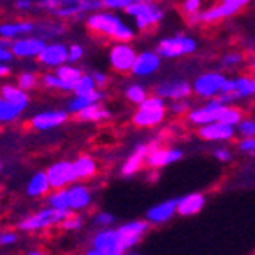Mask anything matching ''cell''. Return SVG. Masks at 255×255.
Returning a JSON list of instances; mask_svg holds the SVG:
<instances>
[{"label":"cell","instance_id":"5bb4252c","mask_svg":"<svg viewBox=\"0 0 255 255\" xmlns=\"http://www.w3.org/2000/svg\"><path fill=\"white\" fill-rule=\"evenodd\" d=\"M161 54L157 50L155 52H139L134 61V66H132L130 73L134 77H150L152 73H155L159 68H161Z\"/></svg>","mask_w":255,"mask_h":255},{"label":"cell","instance_id":"f546056e","mask_svg":"<svg viewBox=\"0 0 255 255\" xmlns=\"http://www.w3.org/2000/svg\"><path fill=\"white\" fill-rule=\"evenodd\" d=\"M41 84L48 90H59V91H73V84L68 81L61 79L57 73H45L41 77Z\"/></svg>","mask_w":255,"mask_h":255},{"label":"cell","instance_id":"83f0119b","mask_svg":"<svg viewBox=\"0 0 255 255\" xmlns=\"http://www.w3.org/2000/svg\"><path fill=\"white\" fill-rule=\"evenodd\" d=\"M75 116H77V120H81V122H104V120L111 118V113L102 104L97 102V104L88 106L86 109H82L81 113H77Z\"/></svg>","mask_w":255,"mask_h":255},{"label":"cell","instance_id":"f5cc1de1","mask_svg":"<svg viewBox=\"0 0 255 255\" xmlns=\"http://www.w3.org/2000/svg\"><path fill=\"white\" fill-rule=\"evenodd\" d=\"M14 57H16V55H14V52L11 50V48H2V50H0V63H11Z\"/></svg>","mask_w":255,"mask_h":255},{"label":"cell","instance_id":"e575fe53","mask_svg":"<svg viewBox=\"0 0 255 255\" xmlns=\"http://www.w3.org/2000/svg\"><path fill=\"white\" fill-rule=\"evenodd\" d=\"M98 88L97 81L93 79V75H82L79 81L73 86V93L75 95H84V93H91Z\"/></svg>","mask_w":255,"mask_h":255},{"label":"cell","instance_id":"ba28073f","mask_svg":"<svg viewBox=\"0 0 255 255\" xmlns=\"http://www.w3.org/2000/svg\"><path fill=\"white\" fill-rule=\"evenodd\" d=\"M227 77L220 72H207L196 77L193 82V91L200 98H214L221 93V88L225 84Z\"/></svg>","mask_w":255,"mask_h":255},{"label":"cell","instance_id":"91938a15","mask_svg":"<svg viewBox=\"0 0 255 255\" xmlns=\"http://www.w3.org/2000/svg\"><path fill=\"white\" fill-rule=\"evenodd\" d=\"M204 2H214V0H204Z\"/></svg>","mask_w":255,"mask_h":255},{"label":"cell","instance_id":"ffe728a7","mask_svg":"<svg viewBox=\"0 0 255 255\" xmlns=\"http://www.w3.org/2000/svg\"><path fill=\"white\" fill-rule=\"evenodd\" d=\"M177 205H179V198H177V200H164V202H161V204L150 207L145 216L153 225H161V223L170 221L171 218L177 214Z\"/></svg>","mask_w":255,"mask_h":255},{"label":"cell","instance_id":"7c38bea8","mask_svg":"<svg viewBox=\"0 0 255 255\" xmlns=\"http://www.w3.org/2000/svg\"><path fill=\"white\" fill-rule=\"evenodd\" d=\"M45 45H47V41L41 36L39 38H36V36H21L18 39H13L11 50L20 59H29V57H38L43 48H45Z\"/></svg>","mask_w":255,"mask_h":255},{"label":"cell","instance_id":"4316f807","mask_svg":"<svg viewBox=\"0 0 255 255\" xmlns=\"http://www.w3.org/2000/svg\"><path fill=\"white\" fill-rule=\"evenodd\" d=\"M104 100V93L102 91H91V93H84V95H75V97L72 98L68 102V113L70 115L75 116L77 113H81L82 109H86L88 106H91V104H97V102H102Z\"/></svg>","mask_w":255,"mask_h":255},{"label":"cell","instance_id":"d6a6232c","mask_svg":"<svg viewBox=\"0 0 255 255\" xmlns=\"http://www.w3.org/2000/svg\"><path fill=\"white\" fill-rule=\"evenodd\" d=\"M125 97L130 104H136V106H141V104L145 102V98L148 97L146 93V88L143 84H130L125 90Z\"/></svg>","mask_w":255,"mask_h":255},{"label":"cell","instance_id":"9a60e30c","mask_svg":"<svg viewBox=\"0 0 255 255\" xmlns=\"http://www.w3.org/2000/svg\"><path fill=\"white\" fill-rule=\"evenodd\" d=\"M68 111H43V113H36L30 118L29 125L34 130H50V128L61 127L68 120Z\"/></svg>","mask_w":255,"mask_h":255},{"label":"cell","instance_id":"52a82bcc","mask_svg":"<svg viewBox=\"0 0 255 255\" xmlns=\"http://www.w3.org/2000/svg\"><path fill=\"white\" fill-rule=\"evenodd\" d=\"M136 57H137L136 50H134L127 41H116V45H113L109 50L111 68L118 73L130 72Z\"/></svg>","mask_w":255,"mask_h":255},{"label":"cell","instance_id":"816d5d0a","mask_svg":"<svg viewBox=\"0 0 255 255\" xmlns=\"http://www.w3.org/2000/svg\"><path fill=\"white\" fill-rule=\"evenodd\" d=\"M238 93V81L236 79H227L223 88H221V93Z\"/></svg>","mask_w":255,"mask_h":255},{"label":"cell","instance_id":"74e56055","mask_svg":"<svg viewBox=\"0 0 255 255\" xmlns=\"http://www.w3.org/2000/svg\"><path fill=\"white\" fill-rule=\"evenodd\" d=\"M243 61H245L243 54H239V52H230V54L223 55V59H221V64H223L225 68H236V66H239V64H241Z\"/></svg>","mask_w":255,"mask_h":255},{"label":"cell","instance_id":"9f6ffc18","mask_svg":"<svg viewBox=\"0 0 255 255\" xmlns=\"http://www.w3.org/2000/svg\"><path fill=\"white\" fill-rule=\"evenodd\" d=\"M220 2H225V4L234 5V7H238V9H243L245 5H248L250 0H220Z\"/></svg>","mask_w":255,"mask_h":255},{"label":"cell","instance_id":"4dcf8cb0","mask_svg":"<svg viewBox=\"0 0 255 255\" xmlns=\"http://www.w3.org/2000/svg\"><path fill=\"white\" fill-rule=\"evenodd\" d=\"M54 72L57 73V75L61 77V79H64V81L72 82L73 86H75V82L81 79L84 73H82L81 68H77L73 63H64L61 64V66H57V68H54Z\"/></svg>","mask_w":255,"mask_h":255},{"label":"cell","instance_id":"484cf974","mask_svg":"<svg viewBox=\"0 0 255 255\" xmlns=\"http://www.w3.org/2000/svg\"><path fill=\"white\" fill-rule=\"evenodd\" d=\"M29 104L16 102V100H9V98L0 97V122L2 124H11L18 116L27 109Z\"/></svg>","mask_w":255,"mask_h":255},{"label":"cell","instance_id":"ee69618b","mask_svg":"<svg viewBox=\"0 0 255 255\" xmlns=\"http://www.w3.org/2000/svg\"><path fill=\"white\" fill-rule=\"evenodd\" d=\"M132 38H134V29H132L128 23H125V21H124V25L120 27L118 32H116L113 39H115V41H127L128 43Z\"/></svg>","mask_w":255,"mask_h":255},{"label":"cell","instance_id":"9c48e42d","mask_svg":"<svg viewBox=\"0 0 255 255\" xmlns=\"http://www.w3.org/2000/svg\"><path fill=\"white\" fill-rule=\"evenodd\" d=\"M225 106L227 104H223L220 98L214 97V98H211V102H207L205 106L189 111V113H187V120H189V124L196 125V127L213 124V122H218V120H220L221 111H223Z\"/></svg>","mask_w":255,"mask_h":255},{"label":"cell","instance_id":"7dc6e473","mask_svg":"<svg viewBox=\"0 0 255 255\" xmlns=\"http://www.w3.org/2000/svg\"><path fill=\"white\" fill-rule=\"evenodd\" d=\"M238 148L245 153H255V136L243 137V139L238 143Z\"/></svg>","mask_w":255,"mask_h":255},{"label":"cell","instance_id":"c3c4849f","mask_svg":"<svg viewBox=\"0 0 255 255\" xmlns=\"http://www.w3.org/2000/svg\"><path fill=\"white\" fill-rule=\"evenodd\" d=\"M38 5L43 9V11H47V13L54 14L57 11V7L61 5V0H39Z\"/></svg>","mask_w":255,"mask_h":255},{"label":"cell","instance_id":"ac0fdd59","mask_svg":"<svg viewBox=\"0 0 255 255\" xmlns=\"http://www.w3.org/2000/svg\"><path fill=\"white\" fill-rule=\"evenodd\" d=\"M155 93L166 100H180V98H189V95L193 93V86H189L186 81H168L157 84Z\"/></svg>","mask_w":255,"mask_h":255},{"label":"cell","instance_id":"6f0895ef","mask_svg":"<svg viewBox=\"0 0 255 255\" xmlns=\"http://www.w3.org/2000/svg\"><path fill=\"white\" fill-rule=\"evenodd\" d=\"M9 73H11V68L7 66V63H2V64H0V75H2V77H7Z\"/></svg>","mask_w":255,"mask_h":255},{"label":"cell","instance_id":"8fae6325","mask_svg":"<svg viewBox=\"0 0 255 255\" xmlns=\"http://www.w3.org/2000/svg\"><path fill=\"white\" fill-rule=\"evenodd\" d=\"M104 7L102 0H61V5L55 11L57 18H73L77 14L95 13Z\"/></svg>","mask_w":255,"mask_h":255},{"label":"cell","instance_id":"f907efd6","mask_svg":"<svg viewBox=\"0 0 255 255\" xmlns=\"http://www.w3.org/2000/svg\"><path fill=\"white\" fill-rule=\"evenodd\" d=\"M213 155H214V159H218V161H221V162H229L230 159H232V153H230L229 148H214Z\"/></svg>","mask_w":255,"mask_h":255},{"label":"cell","instance_id":"8d00e7d4","mask_svg":"<svg viewBox=\"0 0 255 255\" xmlns=\"http://www.w3.org/2000/svg\"><path fill=\"white\" fill-rule=\"evenodd\" d=\"M16 84L20 86L21 90L30 91V90H34L36 84H38V77H36L34 72H21L20 75H18Z\"/></svg>","mask_w":255,"mask_h":255},{"label":"cell","instance_id":"cb8c5ba5","mask_svg":"<svg viewBox=\"0 0 255 255\" xmlns=\"http://www.w3.org/2000/svg\"><path fill=\"white\" fill-rule=\"evenodd\" d=\"M50 189H52V186H50V180H48L47 171H38V173H34L29 179L25 193L30 198H39V196L47 195Z\"/></svg>","mask_w":255,"mask_h":255},{"label":"cell","instance_id":"d590c367","mask_svg":"<svg viewBox=\"0 0 255 255\" xmlns=\"http://www.w3.org/2000/svg\"><path fill=\"white\" fill-rule=\"evenodd\" d=\"M236 81H238L239 98H248L255 95V77H239Z\"/></svg>","mask_w":255,"mask_h":255},{"label":"cell","instance_id":"6da1fadb","mask_svg":"<svg viewBox=\"0 0 255 255\" xmlns=\"http://www.w3.org/2000/svg\"><path fill=\"white\" fill-rule=\"evenodd\" d=\"M48 205L57 209H66V211H82L90 207L91 204V191L84 184H70L61 189H54V193L48 195Z\"/></svg>","mask_w":255,"mask_h":255},{"label":"cell","instance_id":"94428289","mask_svg":"<svg viewBox=\"0 0 255 255\" xmlns=\"http://www.w3.org/2000/svg\"><path fill=\"white\" fill-rule=\"evenodd\" d=\"M254 77H255V68H254Z\"/></svg>","mask_w":255,"mask_h":255},{"label":"cell","instance_id":"7402d4cb","mask_svg":"<svg viewBox=\"0 0 255 255\" xmlns=\"http://www.w3.org/2000/svg\"><path fill=\"white\" fill-rule=\"evenodd\" d=\"M205 205V196L202 193H189L179 198V205H177V214L179 216H195L204 209Z\"/></svg>","mask_w":255,"mask_h":255},{"label":"cell","instance_id":"6125c7cd","mask_svg":"<svg viewBox=\"0 0 255 255\" xmlns=\"http://www.w3.org/2000/svg\"><path fill=\"white\" fill-rule=\"evenodd\" d=\"M254 68H255V63H254Z\"/></svg>","mask_w":255,"mask_h":255},{"label":"cell","instance_id":"603a6c76","mask_svg":"<svg viewBox=\"0 0 255 255\" xmlns=\"http://www.w3.org/2000/svg\"><path fill=\"white\" fill-rule=\"evenodd\" d=\"M238 11L239 9L234 7V5L220 2V4H214L209 9H205V11H202L200 21H204V23H216V21L225 20V18H229V16H234Z\"/></svg>","mask_w":255,"mask_h":255},{"label":"cell","instance_id":"680465c9","mask_svg":"<svg viewBox=\"0 0 255 255\" xmlns=\"http://www.w3.org/2000/svg\"><path fill=\"white\" fill-rule=\"evenodd\" d=\"M27 254H29V255H39V254H41V250H29Z\"/></svg>","mask_w":255,"mask_h":255},{"label":"cell","instance_id":"b9f144b4","mask_svg":"<svg viewBox=\"0 0 255 255\" xmlns=\"http://www.w3.org/2000/svg\"><path fill=\"white\" fill-rule=\"evenodd\" d=\"M170 113L171 115H177V116H182L187 113V109H189V102H187V98H180V100H173V102L170 104Z\"/></svg>","mask_w":255,"mask_h":255},{"label":"cell","instance_id":"db71d44e","mask_svg":"<svg viewBox=\"0 0 255 255\" xmlns=\"http://www.w3.org/2000/svg\"><path fill=\"white\" fill-rule=\"evenodd\" d=\"M91 75H93V79L97 81L98 88H102V86H106L107 82H109V77H107V73H104V72H93Z\"/></svg>","mask_w":255,"mask_h":255},{"label":"cell","instance_id":"bcb514c9","mask_svg":"<svg viewBox=\"0 0 255 255\" xmlns=\"http://www.w3.org/2000/svg\"><path fill=\"white\" fill-rule=\"evenodd\" d=\"M82 55H84V48H82V45L73 43V45H70L68 47V63H77V61H81Z\"/></svg>","mask_w":255,"mask_h":255},{"label":"cell","instance_id":"7a4b0ae2","mask_svg":"<svg viewBox=\"0 0 255 255\" xmlns=\"http://www.w3.org/2000/svg\"><path fill=\"white\" fill-rule=\"evenodd\" d=\"M72 214V211H66V209H57V207H47L41 209L38 213L30 214L25 220L18 221V230H25V232H38V230H45L48 227L61 225V221L66 220V218Z\"/></svg>","mask_w":255,"mask_h":255},{"label":"cell","instance_id":"d6986e66","mask_svg":"<svg viewBox=\"0 0 255 255\" xmlns=\"http://www.w3.org/2000/svg\"><path fill=\"white\" fill-rule=\"evenodd\" d=\"M166 116V107H143L134 113L132 116V124L136 127H155V125L162 124V120Z\"/></svg>","mask_w":255,"mask_h":255},{"label":"cell","instance_id":"30bf717a","mask_svg":"<svg viewBox=\"0 0 255 255\" xmlns=\"http://www.w3.org/2000/svg\"><path fill=\"white\" fill-rule=\"evenodd\" d=\"M47 175L52 189H61V187H66L79 180L75 166L70 161H57L54 164H50L47 170Z\"/></svg>","mask_w":255,"mask_h":255},{"label":"cell","instance_id":"ab89813d","mask_svg":"<svg viewBox=\"0 0 255 255\" xmlns=\"http://www.w3.org/2000/svg\"><path fill=\"white\" fill-rule=\"evenodd\" d=\"M61 227L63 230H70V232H75V230H81L82 227V218L77 216V214H70L66 220L61 221Z\"/></svg>","mask_w":255,"mask_h":255},{"label":"cell","instance_id":"60d3db41","mask_svg":"<svg viewBox=\"0 0 255 255\" xmlns=\"http://www.w3.org/2000/svg\"><path fill=\"white\" fill-rule=\"evenodd\" d=\"M104 7L111 9V11H125L130 4L137 2V0H102Z\"/></svg>","mask_w":255,"mask_h":255},{"label":"cell","instance_id":"44dd1931","mask_svg":"<svg viewBox=\"0 0 255 255\" xmlns=\"http://www.w3.org/2000/svg\"><path fill=\"white\" fill-rule=\"evenodd\" d=\"M153 146H157V145H137L136 150L128 155V159L124 162V166H122V175H124V177L136 175L137 171L141 170V166L146 162V157H148L150 150H152Z\"/></svg>","mask_w":255,"mask_h":255},{"label":"cell","instance_id":"5b68a950","mask_svg":"<svg viewBox=\"0 0 255 255\" xmlns=\"http://www.w3.org/2000/svg\"><path fill=\"white\" fill-rule=\"evenodd\" d=\"M198 45L196 39L189 38V36H170L159 41L157 52L161 54L162 59H175V57H182V55H189L193 52H196Z\"/></svg>","mask_w":255,"mask_h":255},{"label":"cell","instance_id":"2e32d148","mask_svg":"<svg viewBox=\"0 0 255 255\" xmlns=\"http://www.w3.org/2000/svg\"><path fill=\"white\" fill-rule=\"evenodd\" d=\"M238 128L234 125L223 124V122H213V124L198 127V136L205 141H230L236 136Z\"/></svg>","mask_w":255,"mask_h":255},{"label":"cell","instance_id":"f1b7e54d","mask_svg":"<svg viewBox=\"0 0 255 255\" xmlns=\"http://www.w3.org/2000/svg\"><path fill=\"white\" fill-rule=\"evenodd\" d=\"M73 166H75L79 180L91 179V177L97 173V162H95V159H91L90 155H81V157H77L75 161H73Z\"/></svg>","mask_w":255,"mask_h":255},{"label":"cell","instance_id":"4fadbf2b","mask_svg":"<svg viewBox=\"0 0 255 255\" xmlns=\"http://www.w3.org/2000/svg\"><path fill=\"white\" fill-rule=\"evenodd\" d=\"M38 61L47 68H57L61 64L68 63V47L59 41L47 43L41 54L38 55Z\"/></svg>","mask_w":255,"mask_h":255},{"label":"cell","instance_id":"11a10c76","mask_svg":"<svg viewBox=\"0 0 255 255\" xmlns=\"http://www.w3.org/2000/svg\"><path fill=\"white\" fill-rule=\"evenodd\" d=\"M13 7L18 9V11H29V9L32 7V2H30V0H14Z\"/></svg>","mask_w":255,"mask_h":255},{"label":"cell","instance_id":"8992f818","mask_svg":"<svg viewBox=\"0 0 255 255\" xmlns=\"http://www.w3.org/2000/svg\"><path fill=\"white\" fill-rule=\"evenodd\" d=\"M86 25L91 32L95 34H102L107 36V38H115V34L118 32V29L124 25L122 18L116 16L113 11H95V13H90V16L86 18Z\"/></svg>","mask_w":255,"mask_h":255},{"label":"cell","instance_id":"7bdbcfd3","mask_svg":"<svg viewBox=\"0 0 255 255\" xmlns=\"http://www.w3.org/2000/svg\"><path fill=\"white\" fill-rule=\"evenodd\" d=\"M202 4H204V0H184L182 11L186 14H200L202 13Z\"/></svg>","mask_w":255,"mask_h":255},{"label":"cell","instance_id":"1f68e13d","mask_svg":"<svg viewBox=\"0 0 255 255\" xmlns=\"http://www.w3.org/2000/svg\"><path fill=\"white\" fill-rule=\"evenodd\" d=\"M148 220H134V221H128V223H124V225H120L118 229L124 232V234L128 236H143L146 234V230H148Z\"/></svg>","mask_w":255,"mask_h":255},{"label":"cell","instance_id":"681fc988","mask_svg":"<svg viewBox=\"0 0 255 255\" xmlns=\"http://www.w3.org/2000/svg\"><path fill=\"white\" fill-rule=\"evenodd\" d=\"M16 239H18L16 232L7 230V232H2V234H0V245H2V247H9V245H14Z\"/></svg>","mask_w":255,"mask_h":255},{"label":"cell","instance_id":"d4e9b609","mask_svg":"<svg viewBox=\"0 0 255 255\" xmlns=\"http://www.w3.org/2000/svg\"><path fill=\"white\" fill-rule=\"evenodd\" d=\"M34 30L36 25L32 21H9V23H2V27H0V38L18 39L21 36L34 32Z\"/></svg>","mask_w":255,"mask_h":255},{"label":"cell","instance_id":"3957f363","mask_svg":"<svg viewBox=\"0 0 255 255\" xmlns=\"http://www.w3.org/2000/svg\"><path fill=\"white\" fill-rule=\"evenodd\" d=\"M93 247L88 250V255H122L127 254L124 248V236L118 229H102L91 239Z\"/></svg>","mask_w":255,"mask_h":255},{"label":"cell","instance_id":"836d02e7","mask_svg":"<svg viewBox=\"0 0 255 255\" xmlns=\"http://www.w3.org/2000/svg\"><path fill=\"white\" fill-rule=\"evenodd\" d=\"M241 120H243L241 109H238V107L227 104V106L223 107V111H221L220 120H218V122H223V124H229V125H234V127H238V124L241 122Z\"/></svg>","mask_w":255,"mask_h":255},{"label":"cell","instance_id":"e0dca14e","mask_svg":"<svg viewBox=\"0 0 255 255\" xmlns=\"http://www.w3.org/2000/svg\"><path fill=\"white\" fill-rule=\"evenodd\" d=\"M182 159V150L179 148H159V146H153L150 150L148 157H146V164L153 170L157 168H164V166H170L179 162Z\"/></svg>","mask_w":255,"mask_h":255},{"label":"cell","instance_id":"f6af8a7d","mask_svg":"<svg viewBox=\"0 0 255 255\" xmlns=\"http://www.w3.org/2000/svg\"><path fill=\"white\" fill-rule=\"evenodd\" d=\"M93 223L97 227H100V229H106V227H111L115 223V216L111 213H98V214H95Z\"/></svg>","mask_w":255,"mask_h":255},{"label":"cell","instance_id":"f35d334b","mask_svg":"<svg viewBox=\"0 0 255 255\" xmlns=\"http://www.w3.org/2000/svg\"><path fill=\"white\" fill-rule=\"evenodd\" d=\"M238 132L241 134V137H250L255 136V120H241L238 124Z\"/></svg>","mask_w":255,"mask_h":255},{"label":"cell","instance_id":"277c9868","mask_svg":"<svg viewBox=\"0 0 255 255\" xmlns=\"http://www.w3.org/2000/svg\"><path fill=\"white\" fill-rule=\"evenodd\" d=\"M127 16H130L139 30H145L152 25H157L159 21L164 18V11L159 7L153 0H145V2H134L125 9Z\"/></svg>","mask_w":255,"mask_h":255}]
</instances>
